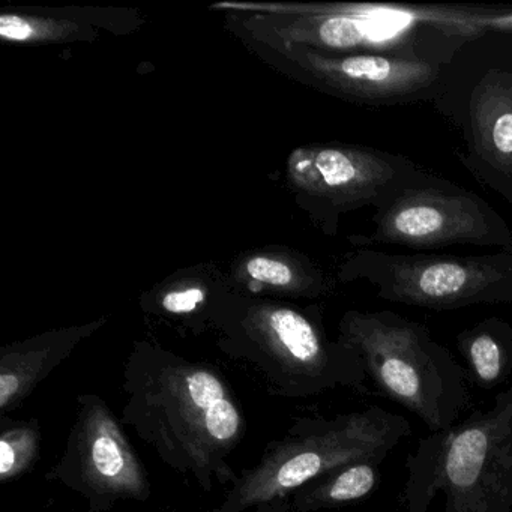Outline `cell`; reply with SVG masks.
I'll use <instances>...</instances> for the list:
<instances>
[{
	"label": "cell",
	"instance_id": "d6986e66",
	"mask_svg": "<svg viewBox=\"0 0 512 512\" xmlns=\"http://www.w3.org/2000/svg\"><path fill=\"white\" fill-rule=\"evenodd\" d=\"M206 293L200 287H187L184 290H173L166 293L161 299V307L166 313L175 316H187L199 310L205 304Z\"/></svg>",
	"mask_w": 512,
	"mask_h": 512
},
{
	"label": "cell",
	"instance_id": "30bf717a",
	"mask_svg": "<svg viewBox=\"0 0 512 512\" xmlns=\"http://www.w3.org/2000/svg\"><path fill=\"white\" fill-rule=\"evenodd\" d=\"M427 175L401 155L359 146H313L290 158L293 182L334 212L382 208Z\"/></svg>",
	"mask_w": 512,
	"mask_h": 512
},
{
	"label": "cell",
	"instance_id": "5bb4252c",
	"mask_svg": "<svg viewBox=\"0 0 512 512\" xmlns=\"http://www.w3.org/2000/svg\"><path fill=\"white\" fill-rule=\"evenodd\" d=\"M380 466L379 461L361 460L337 467L296 490L286 512H317L362 502L379 488Z\"/></svg>",
	"mask_w": 512,
	"mask_h": 512
},
{
	"label": "cell",
	"instance_id": "7a4b0ae2",
	"mask_svg": "<svg viewBox=\"0 0 512 512\" xmlns=\"http://www.w3.org/2000/svg\"><path fill=\"white\" fill-rule=\"evenodd\" d=\"M404 467L406 512H512V383L490 407L419 439Z\"/></svg>",
	"mask_w": 512,
	"mask_h": 512
},
{
	"label": "cell",
	"instance_id": "3957f363",
	"mask_svg": "<svg viewBox=\"0 0 512 512\" xmlns=\"http://www.w3.org/2000/svg\"><path fill=\"white\" fill-rule=\"evenodd\" d=\"M412 434L404 416L382 407L334 418H299L283 437L263 449L256 466L242 470L223 502L199 512H286L290 496L344 464L383 463Z\"/></svg>",
	"mask_w": 512,
	"mask_h": 512
},
{
	"label": "cell",
	"instance_id": "7c38bea8",
	"mask_svg": "<svg viewBox=\"0 0 512 512\" xmlns=\"http://www.w3.org/2000/svg\"><path fill=\"white\" fill-rule=\"evenodd\" d=\"M470 136L476 157L490 175L502 181L512 200V74L490 71L472 92L469 104Z\"/></svg>",
	"mask_w": 512,
	"mask_h": 512
},
{
	"label": "cell",
	"instance_id": "ac0fdd59",
	"mask_svg": "<svg viewBox=\"0 0 512 512\" xmlns=\"http://www.w3.org/2000/svg\"><path fill=\"white\" fill-rule=\"evenodd\" d=\"M47 32H49V26L38 25V22L25 17L14 16V14H4L0 17V37L4 40L25 43V41L44 37Z\"/></svg>",
	"mask_w": 512,
	"mask_h": 512
},
{
	"label": "cell",
	"instance_id": "ffe728a7",
	"mask_svg": "<svg viewBox=\"0 0 512 512\" xmlns=\"http://www.w3.org/2000/svg\"><path fill=\"white\" fill-rule=\"evenodd\" d=\"M476 25L479 28L512 34V11L508 13H476Z\"/></svg>",
	"mask_w": 512,
	"mask_h": 512
},
{
	"label": "cell",
	"instance_id": "8fae6325",
	"mask_svg": "<svg viewBox=\"0 0 512 512\" xmlns=\"http://www.w3.org/2000/svg\"><path fill=\"white\" fill-rule=\"evenodd\" d=\"M305 71L329 92L356 103L388 106L424 97L439 80V64L383 55L326 58L313 50L299 55Z\"/></svg>",
	"mask_w": 512,
	"mask_h": 512
},
{
	"label": "cell",
	"instance_id": "4fadbf2b",
	"mask_svg": "<svg viewBox=\"0 0 512 512\" xmlns=\"http://www.w3.org/2000/svg\"><path fill=\"white\" fill-rule=\"evenodd\" d=\"M100 328V323L83 328L49 332L32 340L10 344L0 350V415L16 410L41 382L73 353L74 347Z\"/></svg>",
	"mask_w": 512,
	"mask_h": 512
},
{
	"label": "cell",
	"instance_id": "9a60e30c",
	"mask_svg": "<svg viewBox=\"0 0 512 512\" xmlns=\"http://www.w3.org/2000/svg\"><path fill=\"white\" fill-rule=\"evenodd\" d=\"M458 352L466 362L467 379L490 391L505 383L512 374V326L497 317L482 320L460 332Z\"/></svg>",
	"mask_w": 512,
	"mask_h": 512
},
{
	"label": "cell",
	"instance_id": "277c9868",
	"mask_svg": "<svg viewBox=\"0 0 512 512\" xmlns=\"http://www.w3.org/2000/svg\"><path fill=\"white\" fill-rule=\"evenodd\" d=\"M338 340L358 352L377 391L418 416L431 433L454 425L469 406L466 368L424 323L394 311H349Z\"/></svg>",
	"mask_w": 512,
	"mask_h": 512
},
{
	"label": "cell",
	"instance_id": "8992f818",
	"mask_svg": "<svg viewBox=\"0 0 512 512\" xmlns=\"http://www.w3.org/2000/svg\"><path fill=\"white\" fill-rule=\"evenodd\" d=\"M226 350L251 362L275 395L307 398L338 388L365 391L361 356L329 341L320 323L295 308L248 311L233 325Z\"/></svg>",
	"mask_w": 512,
	"mask_h": 512
},
{
	"label": "cell",
	"instance_id": "52a82bcc",
	"mask_svg": "<svg viewBox=\"0 0 512 512\" xmlns=\"http://www.w3.org/2000/svg\"><path fill=\"white\" fill-rule=\"evenodd\" d=\"M346 277L373 287L380 299L446 311L479 304L512 305V253L485 256L359 251Z\"/></svg>",
	"mask_w": 512,
	"mask_h": 512
},
{
	"label": "cell",
	"instance_id": "9c48e42d",
	"mask_svg": "<svg viewBox=\"0 0 512 512\" xmlns=\"http://www.w3.org/2000/svg\"><path fill=\"white\" fill-rule=\"evenodd\" d=\"M88 502L89 512H110L119 502H148L152 485L125 425L97 394L77 395L76 421L64 455L46 473Z\"/></svg>",
	"mask_w": 512,
	"mask_h": 512
},
{
	"label": "cell",
	"instance_id": "2e32d148",
	"mask_svg": "<svg viewBox=\"0 0 512 512\" xmlns=\"http://www.w3.org/2000/svg\"><path fill=\"white\" fill-rule=\"evenodd\" d=\"M41 457V427L37 418H0V484L28 475Z\"/></svg>",
	"mask_w": 512,
	"mask_h": 512
},
{
	"label": "cell",
	"instance_id": "e0dca14e",
	"mask_svg": "<svg viewBox=\"0 0 512 512\" xmlns=\"http://www.w3.org/2000/svg\"><path fill=\"white\" fill-rule=\"evenodd\" d=\"M250 278L272 287H290L295 281L293 269L287 263L269 259V257H254L247 263Z\"/></svg>",
	"mask_w": 512,
	"mask_h": 512
},
{
	"label": "cell",
	"instance_id": "5b68a950",
	"mask_svg": "<svg viewBox=\"0 0 512 512\" xmlns=\"http://www.w3.org/2000/svg\"><path fill=\"white\" fill-rule=\"evenodd\" d=\"M476 13L415 5H313L292 11L283 34L314 49L433 62L425 47L436 56L439 49L449 53L484 32L476 25Z\"/></svg>",
	"mask_w": 512,
	"mask_h": 512
},
{
	"label": "cell",
	"instance_id": "6da1fadb",
	"mask_svg": "<svg viewBox=\"0 0 512 512\" xmlns=\"http://www.w3.org/2000/svg\"><path fill=\"white\" fill-rule=\"evenodd\" d=\"M122 388V424L167 467L205 491L239 481L230 455L244 440L247 419L217 367L140 344L125 364Z\"/></svg>",
	"mask_w": 512,
	"mask_h": 512
},
{
	"label": "cell",
	"instance_id": "ba28073f",
	"mask_svg": "<svg viewBox=\"0 0 512 512\" xmlns=\"http://www.w3.org/2000/svg\"><path fill=\"white\" fill-rule=\"evenodd\" d=\"M373 223V233L358 244L415 250L469 244L512 253L511 229L488 203L430 175L398 191L379 208Z\"/></svg>",
	"mask_w": 512,
	"mask_h": 512
}]
</instances>
